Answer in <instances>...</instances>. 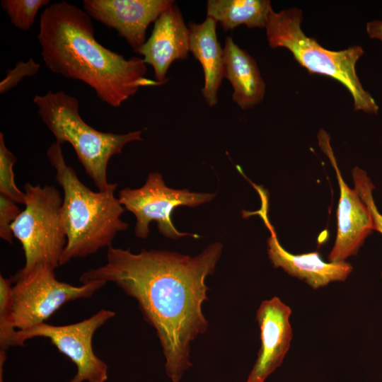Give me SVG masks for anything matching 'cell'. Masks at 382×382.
I'll use <instances>...</instances> for the list:
<instances>
[{
    "label": "cell",
    "mask_w": 382,
    "mask_h": 382,
    "mask_svg": "<svg viewBox=\"0 0 382 382\" xmlns=\"http://www.w3.org/2000/svg\"><path fill=\"white\" fill-rule=\"evenodd\" d=\"M216 194L195 192L188 190H175L167 187L162 175L150 173L144 185L139 188L120 190L118 199L125 209L136 217L135 235L146 238L149 224L157 222L159 232L164 236L178 238L183 236L198 238L197 235L179 232L173 224L171 214L180 206L196 207L211 202Z\"/></svg>",
    "instance_id": "ba28073f"
},
{
    "label": "cell",
    "mask_w": 382,
    "mask_h": 382,
    "mask_svg": "<svg viewBox=\"0 0 382 382\" xmlns=\"http://www.w3.org/2000/svg\"><path fill=\"white\" fill-rule=\"evenodd\" d=\"M21 211L16 202L0 194V237L9 243L13 238L11 225Z\"/></svg>",
    "instance_id": "603a6c76"
},
{
    "label": "cell",
    "mask_w": 382,
    "mask_h": 382,
    "mask_svg": "<svg viewBox=\"0 0 382 382\" xmlns=\"http://www.w3.org/2000/svg\"><path fill=\"white\" fill-rule=\"evenodd\" d=\"M40 68V64L33 58L27 62H18L13 69L6 71L5 78L0 82V93L4 94L15 88L23 78L35 75Z\"/></svg>",
    "instance_id": "7402d4cb"
},
{
    "label": "cell",
    "mask_w": 382,
    "mask_h": 382,
    "mask_svg": "<svg viewBox=\"0 0 382 382\" xmlns=\"http://www.w3.org/2000/svg\"><path fill=\"white\" fill-rule=\"evenodd\" d=\"M83 10L93 19L115 30L134 52L146 41V30L172 0H83Z\"/></svg>",
    "instance_id": "7c38bea8"
},
{
    "label": "cell",
    "mask_w": 382,
    "mask_h": 382,
    "mask_svg": "<svg viewBox=\"0 0 382 382\" xmlns=\"http://www.w3.org/2000/svg\"><path fill=\"white\" fill-rule=\"evenodd\" d=\"M272 8L269 0H209L207 16L219 22L226 32L241 25L265 28Z\"/></svg>",
    "instance_id": "e0dca14e"
},
{
    "label": "cell",
    "mask_w": 382,
    "mask_h": 382,
    "mask_svg": "<svg viewBox=\"0 0 382 382\" xmlns=\"http://www.w3.org/2000/svg\"><path fill=\"white\" fill-rule=\"evenodd\" d=\"M25 208L11 225L13 237L21 243L25 265L16 275L40 264L55 270L66 245L62 207L63 197L54 186L25 183Z\"/></svg>",
    "instance_id": "8992f818"
},
{
    "label": "cell",
    "mask_w": 382,
    "mask_h": 382,
    "mask_svg": "<svg viewBox=\"0 0 382 382\" xmlns=\"http://www.w3.org/2000/svg\"><path fill=\"white\" fill-rule=\"evenodd\" d=\"M33 103L42 122L52 132L56 142L69 143L86 173L99 191L105 190L108 165L129 142L142 140L141 130L125 134L103 132L88 125L79 114L77 98L62 91L37 95Z\"/></svg>",
    "instance_id": "277c9868"
},
{
    "label": "cell",
    "mask_w": 382,
    "mask_h": 382,
    "mask_svg": "<svg viewBox=\"0 0 382 382\" xmlns=\"http://www.w3.org/2000/svg\"><path fill=\"white\" fill-rule=\"evenodd\" d=\"M16 163L14 154L6 147L4 135L0 132V194L17 204H24L25 193L15 182L13 166Z\"/></svg>",
    "instance_id": "ffe728a7"
},
{
    "label": "cell",
    "mask_w": 382,
    "mask_h": 382,
    "mask_svg": "<svg viewBox=\"0 0 382 382\" xmlns=\"http://www.w3.org/2000/svg\"><path fill=\"white\" fill-rule=\"evenodd\" d=\"M11 281L0 276V367L3 368L6 351L13 346L16 325L13 310Z\"/></svg>",
    "instance_id": "ac0fdd59"
},
{
    "label": "cell",
    "mask_w": 382,
    "mask_h": 382,
    "mask_svg": "<svg viewBox=\"0 0 382 382\" xmlns=\"http://www.w3.org/2000/svg\"><path fill=\"white\" fill-rule=\"evenodd\" d=\"M50 2L49 0H2L0 5L15 28L27 31L33 26L40 9Z\"/></svg>",
    "instance_id": "d6986e66"
},
{
    "label": "cell",
    "mask_w": 382,
    "mask_h": 382,
    "mask_svg": "<svg viewBox=\"0 0 382 382\" xmlns=\"http://www.w3.org/2000/svg\"><path fill=\"white\" fill-rule=\"evenodd\" d=\"M223 246L210 244L195 257L175 252L108 248L105 265L83 272L80 282H112L138 302L144 319L156 331L173 382L191 366L190 344L208 322L202 305L208 300L205 279L213 274Z\"/></svg>",
    "instance_id": "6da1fadb"
},
{
    "label": "cell",
    "mask_w": 382,
    "mask_h": 382,
    "mask_svg": "<svg viewBox=\"0 0 382 382\" xmlns=\"http://www.w3.org/2000/svg\"><path fill=\"white\" fill-rule=\"evenodd\" d=\"M47 156L63 190L62 214L66 245L59 265L112 245L115 236L129 226L120 218L125 209L115 195L117 184L110 183L104 191L89 189L66 163L62 145L56 141L48 147Z\"/></svg>",
    "instance_id": "3957f363"
},
{
    "label": "cell",
    "mask_w": 382,
    "mask_h": 382,
    "mask_svg": "<svg viewBox=\"0 0 382 382\" xmlns=\"http://www.w3.org/2000/svg\"><path fill=\"white\" fill-rule=\"evenodd\" d=\"M115 316L114 311L103 309L88 318L70 325H52L43 323L26 330H17L13 346H22L33 337L48 338L76 366V374L69 382H105L108 366L94 353L93 337L96 331Z\"/></svg>",
    "instance_id": "9c48e42d"
},
{
    "label": "cell",
    "mask_w": 382,
    "mask_h": 382,
    "mask_svg": "<svg viewBox=\"0 0 382 382\" xmlns=\"http://www.w3.org/2000/svg\"><path fill=\"white\" fill-rule=\"evenodd\" d=\"M352 175L354 189L366 206L371 217L374 231H377L382 234V214L378 212L373 197L374 185L366 172L358 166L352 169Z\"/></svg>",
    "instance_id": "44dd1931"
},
{
    "label": "cell",
    "mask_w": 382,
    "mask_h": 382,
    "mask_svg": "<svg viewBox=\"0 0 382 382\" xmlns=\"http://www.w3.org/2000/svg\"><path fill=\"white\" fill-rule=\"evenodd\" d=\"M37 37L42 61L52 72L85 83L112 108L120 107L140 88L162 84L146 77L143 59H126L98 42L92 18L66 1L43 10Z\"/></svg>",
    "instance_id": "7a4b0ae2"
},
{
    "label": "cell",
    "mask_w": 382,
    "mask_h": 382,
    "mask_svg": "<svg viewBox=\"0 0 382 382\" xmlns=\"http://www.w3.org/2000/svg\"><path fill=\"white\" fill-rule=\"evenodd\" d=\"M54 270L40 264L25 274L16 275L11 294L16 329L26 330L45 323L65 303L89 298L106 284L94 280L73 286L57 280Z\"/></svg>",
    "instance_id": "52a82bcc"
},
{
    "label": "cell",
    "mask_w": 382,
    "mask_h": 382,
    "mask_svg": "<svg viewBox=\"0 0 382 382\" xmlns=\"http://www.w3.org/2000/svg\"><path fill=\"white\" fill-rule=\"evenodd\" d=\"M302 12L291 8L270 11L266 35L270 47L289 50L295 59L311 74L332 78L345 86L351 93L355 110L376 114L378 106L371 95L362 86L356 72V64L364 54L361 47L332 51L324 48L301 29Z\"/></svg>",
    "instance_id": "5b68a950"
},
{
    "label": "cell",
    "mask_w": 382,
    "mask_h": 382,
    "mask_svg": "<svg viewBox=\"0 0 382 382\" xmlns=\"http://www.w3.org/2000/svg\"><path fill=\"white\" fill-rule=\"evenodd\" d=\"M318 139L321 150L335 171L340 187L337 235L328 255V262H344L357 253L365 239L374 231L373 223L365 204L355 190L350 188L343 179L330 144L329 135L321 129L318 134Z\"/></svg>",
    "instance_id": "30bf717a"
},
{
    "label": "cell",
    "mask_w": 382,
    "mask_h": 382,
    "mask_svg": "<svg viewBox=\"0 0 382 382\" xmlns=\"http://www.w3.org/2000/svg\"><path fill=\"white\" fill-rule=\"evenodd\" d=\"M366 32L370 37L382 41V21L375 20L366 24Z\"/></svg>",
    "instance_id": "cb8c5ba5"
},
{
    "label": "cell",
    "mask_w": 382,
    "mask_h": 382,
    "mask_svg": "<svg viewBox=\"0 0 382 382\" xmlns=\"http://www.w3.org/2000/svg\"><path fill=\"white\" fill-rule=\"evenodd\" d=\"M217 22L207 17L189 28V50L201 64L204 76L202 94L210 107L216 105L217 93L224 78V51L216 36Z\"/></svg>",
    "instance_id": "2e32d148"
},
{
    "label": "cell",
    "mask_w": 382,
    "mask_h": 382,
    "mask_svg": "<svg viewBox=\"0 0 382 382\" xmlns=\"http://www.w3.org/2000/svg\"><path fill=\"white\" fill-rule=\"evenodd\" d=\"M291 314L290 307L277 296L260 305L256 319L260 329L261 346L246 382H264L282 363L293 335Z\"/></svg>",
    "instance_id": "4fadbf2b"
},
{
    "label": "cell",
    "mask_w": 382,
    "mask_h": 382,
    "mask_svg": "<svg viewBox=\"0 0 382 382\" xmlns=\"http://www.w3.org/2000/svg\"><path fill=\"white\" fill-rule=\"evenodd\" d=\"M189 33V28L175 4L163 11L154 22L151 36L135 52L143 56L146 64L153 67L157 81L166 83L171 64L187 57Z\"/></svg>",
    "instance_id": "5bb4252c"
},
{
    "label": "cell",
    "mask_w": 382,
    "mask_h": 382,
    "mask_svg": "<svg viewBox=\"0 0 382 382\" xmlns=\"http://www.w3.org/2000/svg\"><path fill=\"white\" fill-rule=\"evenodd\" d=\"M257 192L261 199V208L255 212L243 211V215L258 214L269 229L270 236L267 239V254L274 267L282 268L289 275L305 282L315 289L330 282L346 280L352 271L349 262H327L318 252L294 255L286 251L280 244L268 218V195L263 189L258 190Z\"/></svg>",
    "instance_id": "8fae6325"
},
{
    "label": "cell",
    "mask_w": 382,
    "mask_h": 382,
    "mask_svg": "<svg viewBox=\"0 0 382 382\" xmlns=\"http://www.w3.org/2000/svg\"><path fill=\"white\" fill-rule=\"evenodd\" d=\"M223 51L224 77L233 87V100L243 110L254 107L265 93V83L255 60L231 36L226 38Z\"/></svg>",
    "instance_id": "9a60e30c"
}]
</instances>
